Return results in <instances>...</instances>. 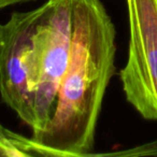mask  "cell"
Returning <instances> with one entry per match:
<instances>
[{
    "label": "cell",
    "mask_w": 157,
    "mask_h": 157,
    "mask_svg": "<svg viewBox=\"0 0 157 157\" xmlns=\"http://www.w3.org/2000/svg\"><path fill=\"white\" fill-rule=\"evenodd\" d=\"M100 155H115V156H145V155H157V140L148 143H144L137 147L130 150L123 151V152H113L108 154Z\"/></svg>",
    "instance_id": "obj_6"
},
{
    "label": "cell",
    "mask_w": 157,
    "mask_h": 157,
    "mask_svg": "<svg viewBox=\"0 0 157 157\" xmlns=\"http://www.w3.org/2000/svg\"><path fill=\"white\" fill-rule=\"evenodd\" d=\"M36 26L31 54V88L35 101V126L31 138L37 141L46 128L61 78L66 72L72 42L73 0H46Z\"/></svg>",
    "instance_id": "obj_2"
},
{
    "label": "cell",
    "mask_w": 157,
    "mask_h": 157,
    "mask_svg": "<svg viewBox=\"0 0 157 157\" xmlns=\"http://www.w3.org/2000/svg\"><path fill=\"white\" fill-rule=\"evenodd\" d=\"M128 48L120 81L126 101L157 122V0H125Z\"/></svg>",
    "instance_id": "obj_3"
},
{
    "label": "cell",
    "mask_w": 157,
    "mask_h": 157,
    "mask_svg": "<svg viewBox=\"0 0 157 157\" xmlns=\"http://www.w3.org/2000/svg\"><path fill=\"white\" fill-rule=\"evenodd\" d=\"M44 156L39 143L6 128L0 124V157Z\"/></svg>",
    "instance_id": "obj_5"
},
{
    "label": "cell",
    "mask_w": 157,
    "mask_h": 157,
    "mask_svg": "<svg viewBox=\"0 0 157 157\" xmlns=\"http://www.w3.org/2000/svg\"><path fill=\"white\" fill-rule=\"evenodd\" d=\"M31 1H37V0H0V10H2L8 7H12V6L31 2Z\"/></svg>",
    "instance_id": "obj_7"
},
{
    "label": "cell",
    "mask_w": 157,
    "mask_h": 157,
    "mask_svg": "<svg viewBox=\"0 0 157 157\" xmlns=\"http://www.w3.org/2000/svg\"><path fill=\"white\" fill-rule=\"evenodd\" d=\"M72 42L52 117L37 140L45 156L93 154L105 93L115 73L116 28L101 0H73Z\"/></svg>",
    "instance_id": "obj_1"
},
{
    "label": "cell",
    "mask_w": 157,
    "mask_h": 157,
    "mask_svg": "<svg viewBox=\"0 0 157 157\" xmlns=\"http://www.w3.org/2000/svg\"><path fill=\"white\" fill-rule=\"evenodd\" d=\"M45 5L13 12L0 24V99L30 129L35 126L31 54L36 26Z\"/></svg>",
    "instance_id": "obj_4"
}]
</instances>
